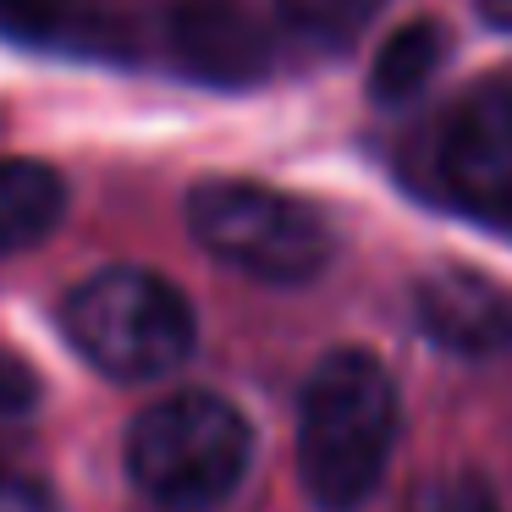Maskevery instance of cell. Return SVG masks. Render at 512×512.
Here are the masks:
<instances>
[{
    "mask_svg": "<svg viewBox=\"0 0 512 512\" xmlns=\"http://www.w3.org/2000/svg\"><path fill=\"white\" fill-rule=\"evenodd\" d=\"M402 435V397L369 347H331L298 397V485L314 512L375 501Z\"/></svg>",
    "mask_w": 512,
    "mask_h": 512,
    "instance_id": "obj_1",
    "label": "cell"
},
{
    "mask_svg": "<svg viewBox=\"0 0 512 512\" xmlns=\"http://www.w3.org/2000/svg\"><path fill=\"white\" fill-rule=\"evenodd\" d=\"M61 331L72 353L105 380L149 386L177 375L199 347V314L177 281L144 265H111L67 292Z\"/></svg>",
    "mask_w": 512,
    "mask_h": 512,
    "instance_id": "obj_2",
    "label": "cell"
},
{
    "mask_svg": "<svg viewBox=\"0 0 512 512\" xmlns=\"http://www.w3.org/2000/svg\"><path fill=\"white\" fill-rule=\"evenodd\" d=\"M127 479L166 512H210L254 468V424L215 391H171L127 430Z\"/></svg>",
    "mask_w": 512,
    "mask_h": 512,
    "instance_id": "obj_3",
    "label": "cell"
},
{
    "mask_svg": "<svg viewBox=\"0 0 512 512\" xmlns=\"http://www.w3.org/2000/svg\"><path fill=\"white\" fill-rule=\"evenodd\" d=\"M188 232L210 259L265 281V287H309L336 259V232L314 204L248 177L193 182Z\"/></svg>",
    "mask_w": 512,
    "mask_h": 512,
    "instance_id": "obj_4",
    "label": "cell"
},
{
    "mask_svg": "<svg viewBox=\"0 0 512 512\" xmlns=\"http://www.w3.org/2000/svg\"><path fill=\"white\" fill-rule=\"evenodd\" d=\"M430 182L452 210L512 226V83H479L441 116Z\"/></svg>",
    "mask_w": 512,
    "mask_h": 512,
    "instance_id": "obj_5",
    "label": "cell"
},
{
    "mask_svg": "<svg viewBox=\"0 0 512 512\" xmlns=\"http://www.w3.org/2000/svg\"><path fill=\"white\" fill-rule=\"evenodd\" d=\"M413 320L457 358H490L512 347V292L479 270H430L413 287Z\"/></svg>",
    "mask_w": 512,
    "mask_h": 512,
    "instance_id": "obj_6",
    "label": "cell"
},
{
    "mask_svg": "<svg viewBox=\"0 0 512 512\" xmlns=\"http://www.w3.org/2000/svg\"><path fill=\"white\" fill-rule=\"evenodd\" d=\"M171 50L204 83L243 89L270 72V39L237 0H177L171 6Z\"/></svg>",
    "mask_w": 512,
    "mask_h": 512,
    "instance_id": "obj_7",
    "label": "cell"
},
{
    "mask_svg": "<svg viewBox=\"0 0 512 512\" xmlns=\"http://www.w3.org/2000/svg\"><path fill=\"white\" fill-rule=\"evenodd\" d=\"M67 215V182L45 160L0 155V259L39 248Z\"/></svg>",
    "mask_w": 512,
    "mask_h": 512,
    "instance_id": "obj_8",
    "label": "cell"
},
{
    "mask_svg": "<svg viewBox=\"0 0 512 512\" xmlns=\"http://www.w3.org/2000/svg\"><path fill=\"white\" fill-rule=\"evenodd\" d=\"M446 56H452V28L435 17H413V23L391 28L386 45L369 61V100L375 105H408L441 78Z\"/></svg>",
    "mask_w": 512,
    "mask_h": 512,
    "instance_id": "obj_9",
    "label": "cell"
},
{
    "mask_svg": "<svg viewBox=\"0 0 512 512\" xmlns=\"http://www.w3.org/2000/svg\"><path fill=\"white\" fill-rule=\"evenodd\" d=\"M0 34L45 50H100V17L89 0H0Z\"/></svg>",
    "mask_w": 512,
    "mask_h": 512,
    "instance_id": "obj_10",
    "label": "cell"
},
{
    "mask_svg": "<svg viewBox=\"0 0 512 512\" xmlns=\"http://www.w3.org/2000/svg\"><path fill=\"white\" fill-rule=\"evenodd\" d=\"M386 0H276V17L292 39L314 50H347Z\"/></svg>",
    "mask_w": 512,
    "mask_h": 512,
    "instance_id": "obj_11",
    "label": "cell"
},
{
    "mask_svg": "<svg viewBox=\"0 0 512 512\" xmlns=\"http://www.w3.org/2000/svg\"><path fill=\"white\" fill-rule=\"evenodd\" d=\"M402 512H501V501L474 474H435L413 490Z\"/></svg>",
    "mask_w": 512,
    "mask_h": 512,
    "instance_id": "obj_12",
    "label": "cell"
},
{
    "mask_svg": "<svg viewBox=\"0 0 512 512\" xmlns=\"http://www.w3.org/2000/svg\"><path fill=\"white\" fill-rule=\"evenodd\" d=\"M34 402H39V380H34V369H28L23 358L0 353V419H6V413H28Z\"/></svg>",
    "mask_w": 512,
    "mask_h": 512,
    "instance_id": "obj_13",
    "label": "cell"
},
{
    "mask_svg": "<svg viewBox=\"0 0 512 512\" xmlns=\"http://www.w3.org/2000/svg\"><path fill=\"white\" fill-rule=\"evenodd\" d=\"M0 512H61V501L50 496L39 479L0 468Z\"/></svg>",
    "mask_w": 512,
    "mask_h": 512,
    "instance_id": "obj_14",
    "label": "cell"
},
{
    "mask_svg": "<svg viewBox=\"0 0 512 512\" xmlns=\"http://www.w3.org/2000/svg\"><path fill=\"white\" fill-rule=\"evenodd\" d=\"M479 17H485L490 28H501V34H512V0H474Z\"/></svg>",
    "mask_w": 512,
    "mask_h": 512,
    "instance_id": "obj_15",
    "label": "cell"
}]
</instances>
